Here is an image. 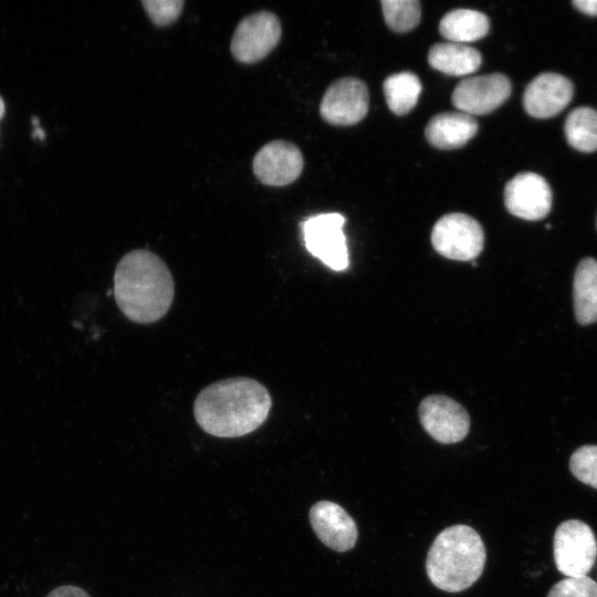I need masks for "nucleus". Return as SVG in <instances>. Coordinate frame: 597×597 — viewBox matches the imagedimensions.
Here are the masks:
<instances>
[{
  "label": "nucleus",
  "mask_w": 597,
  "mask_h": 597,
  "mask_svg": "<svg viewBox=\"0 0 597 597\" xmlns=\"http://www.w3.org/2000/svg\"><path fill=\"white\" fill-rule=\"evenodd\" d=\"M271 407L270 392L260 381L233 377L203 388L195 399L193 415L207 433L238 438L256 430Z\"/></svg>",
  "instance_id": "nucleus-1"
},
{
  "label": "nucleus",
  "mask_w": 597,
  "mask_h": 597,
  "mask_svg": "<svg viewBox=\"0 0 597 597\" xmlns=\"http://www.w3.org/2000/svg\"><path fill=\"white\" fill-rule=\"evenodd\" d=\"M175 283L166 263L137 249L125 254L114 273V296L122 313L139 324L154 323L169 311Z\"/></svg>",
  "instance_id": "nucleus-2"
},
{
  "label": "nucleus",
  "mask_w": 597,
  "mask_h": 597,
  "mask_svg": "<svg viewBox=\"0 0 597 597\" xmlns=\"http://www.w3.org/2000/svg\"><path fill=\"white\" fill-rule=\"evenodd\" d=\"M485 558V547L478 532L468 525H453L433 541L426 562L427 575L444 591H461L480 578Z\"/></svg>",
  "instance_id": "nucleus-3"
},
{
  "label": "nucleus",
  "mask_w": 597,
  "mask_h": 597,
  "mask_svg": "<svg viewBox=\"0 0 597 597\" xmlns=\"http://www.w3.org/2000/svg\"><path fill=\"white\" fill-rule=\"evenodd\" d=\"M597 557V541L589 525L568 520L558 525L554 535V559L566 577L587 576Z\"/></svg>",
  "instance_id": "nucleus-4"
},
{
  "label": "nucleus",
  "mask_w": 597,
  "mask_h": 597,
  "mask_svg": "<svg viewBox=\"0 0 597 597\" xmlns=\"http://www.w3.org/2000/svg\"><path fill=\"white\" fill-rule=\"evenodd\" d=\"M431 243L442 256L458 261L475 259L483 249L481 224L464 213H448L432 228Z\"/></svg>",
  "instance_id": "nucleus-5"
},
{
  "label": "nucleus",
  "mask_w": 597,
  "mask_h": 597,
  "mask_svg": "<svg viewBox=\"0 0 597 597\" xmlns=\"http://www.w3.org/2000/svg\"><path fill=\"white\" fill-rule=\"evenodd\" d=\"M345 218L341 213H321L306 219L303 237L307 251L334 271L348 265L346 237L343 231Z\"/></svg>",
  "instance_id": "nucleus-6"
},
{
  "label": "nucleus",
  "mask_w": 597,
  "mask_h": 597,
  "mask_svg": "<svg viewBox=\"0 0 597 597\" xmlns=\"http://www.w3.org/2000/svg\"><path fill=\"white\" fill-rule=\"evenodd\" d=\"M281 38V24L277 17L268 11H260L242 19L232 40L231 53L242 63H254L265 57Z\"/></svg>",
  "instance_id": "nucleus-7"
},
{
  "label": "nucleus",
  "mask_w": 597,
  "mask_h": 597,
  "mask_svg": "<svg viewBox=\"0 0 597 597\" xmlns=\"http://www.w3.org/2000/svg\"><path fill=\"white\" fill-rule=\"evenodd\" d=\"M510 78L501 73L467 77L453 93L452 104L468 115H484L501 106L511 95Z\"/></svg>",
  "instance_id": "nucleus-8"
},
{
  "label": "nucleus",
  "mask_w": 597,
  "mask_h": 597,
  "mask_svg": "<svg viewBox=\"0 0 597 597\" xmlns=\"http://www.w3.org/2000/svg\"><path fill=\"white\" fill-rule=\"evenodd\" d=\"M418 412L423 429L438 442L455 443L469 432L467 410L447 396H428L421 401Z\"/></svg>",
  "instance_id": "nucleus-9"
},
{
  "label": "nucleus",
  "mask_w": 597,
  "mask_h": 597,
  "mask_svg": "<svg viewBox=\"0 0 597 597\" xmlns=\"http://www.w3.org/2000/svg\"><path fill=\"white\" fill-rule=\"evenodd\" d=\"M369 107L366 84L354 77L334 82L323 95L320 113L327 123L349 126L360 122Z\"/></svg>",
  "instance_id": "nucleus-10"
},
{
  "label": "nucleus",
  "mask_w": 597,
  "mask_h": 597,
  "mask_svg": "<svg viewBox=\"0 0 597 597\" xmlns=\"http://www.w3.org/2000/svg\"><path fill=\"white\" fill-rule=\"evenodd\" d=\"M504 203L517 218L535 221L545 218L552 207V190L544 177L526 171L514 176L505 186Z\"/></svg>",
  "instance_id": "nucleus-11"
},
{
  "label": "nucleus",
  "mask_w": 597,
  "mask_h": 597,
  "mask_svg": "<svg viewBox=\"0 0 597 597\" xmlns=\"http://www.w3.org/2000/svg\"><path fill=\"white\" fill-rule=\"evenodd\" d=\"M303 156L300 149L285 140H274L264 145L254 156L253 172L269 186H285L302 172Z\"/></svg>",
  "instance_id": "nucleus-12"
},
{
  "label": "nucleus",
  "mask_w": 597,
  "mask_h": 597,
  "mask_svg": "<svg viewBox=\"0 0 597 597\" xmlns=\"http://www.w3.org/2000/svg\"><path fill=\"white\" fill-rule=\"evenodd\" d=\"M574 85L557 73H542L526 86L523 95L525 112L535 118H549L559 114L570 103Z\"/></svg>",
  "instance_id": "nucleus-13"
},
{
  "label": "nucleus",
  "mask_w": 597,
  "mask_h": 597,
  "mask_svg": "<svg viewBox=\"0 0 597 597\" xmlns=\"http://www.w3.org/2000/svg\"><path fill=\"white\" fill-rule=\"evenodd\" d=\"M310 522L318 540L336 552L354 547L357 526L352 516L338 504L320 501L310 510Z\"/></svg>",
  "instance_id": "nucleus-14"
},
{
  "label": "nucleus",
  "mask_w": 597,
  "mask_h": 597,
  "mask_svg": "<svg viewBox=\"0 0 597 597\" xmlns=\"http://www.w3.org/2000/svg\"><path fill=\"white\" fill-rule=\"evenodd\" d=\"M478 122L462 112L440 113L427 124V140L439 149H455L465 145L478 133Z\"/></svg>",
  "instance_id": "nucleus-15"
},
{
  "label": "nucleus",
  "mask_w": 597,
  "mask_h": 597,
  "mask_svg": "<svg viewBox=\"0 0 597 597\" xmlns=\"http://www.w3.org/2000/svg\"><path fill=\"white\" fill-rule=\"evenodd\" d=\"M429 64L448 75L461 76L475 72L482 62L478 50L462 43L433 44L428 53Z\"/></svg>",
  "instance_id": "nucleus-16"
},
{
  "label": "nucleus",
  "mask_w": 597,
  "mask_h": 597,
  "mask_svg": "<svg viewBox=\"0 0 597 597\" xmlns=\"http://www.w3.org/2000/svg\"><path fill=\"white\" fill-rule=\"evenodd\" d=\"M574 312L582 325L597 322V261L583 259L574 275Z\"/></svg>",
  "instance_id": "nucleus-17"
},
{
  "label": "nucleus",
  "mask_w": 597,
  "mask_h": 597,
  "mask_svg": "<svg viewBox=\"0 0 597 597\" xmlns=\"http://www.w3.org/2000/svg\"><path fill=\"white\" fill-rule=\"evenodd\" d=\"M489 28V18L471 9L452 10L444 14L439 23V31L443 38L462 44L482 39Z\"/></svg>",
  "instance_id": "nucleus-18"
},
{
  "label": "nucleus",
  "mask_w": 597,
  "mask_h": 597,
  "mask_svg": "<svg viewBox=\"0 0 597 597\" xmlns=\"http://www.w3.org/2000/svg\"><path fill=\"white\" fill-rule=\"evenodd\" d=\"M567 143L578 151L597 150V111L588 106L573 109L564 125Z\"/></svg>",
  "instance_id": "nucleus-19"
},
{
  "label": "nucleus",
  "mask_w": 597,
  "mask_h": 597,
  "mask_svg": "<svg viewBox=\"0 0 597 597\" xmlns=\"http://www.w3.org/2000/svg\"><path fill=\"white\" fill-rule=\"evenodd\" d=\"M421 88L420 80L411 72L392 74L383 85L386 103L396 115H405L415 107Z\"/></svg>",
  "instance_id": "nucleus-20"
},
{
  "label": "nucleus",
  "mask_w": 597,
  "mask_h": 597,
  "mask_svg": "<svg viewBox=\"0 0 597 597\" xmlns=\"http://www.w3.org/2000/svg\"><path fill=\"white\" fill-rule=\"evenodd\" d=\"M381 8L387 25L396 32L410 31L420 21L421 7L417 0H383Z\"/></svg>",
  "instance_id": "nucleus-21"
},
{
  "label": "nucleus",
  "mask_w": 597,
  "mask_h": 597,
  "mask_svg": "<svg viewBox=\"0 0 597 597\" xmlns=\"http://www.w3.org/2000/svg\"><path fill=\"white\" fill-rule=\"evenodd\" d=\"M569 469L580 482L597 489V446H583L570 457Z\"/></svg>",
  "instance_id": "nucleus-22"
},
{
  "label": "nucleus",
  "mask_w": 597,
  "mask_h": 597,
  "mask_svg": "<svg viewBox=\"0 0 597 597\" xmlns=\"http://www.w3.org/2000/svg\"><path fill=\"white\" fill-rule=\"evenodd\" d=\"M547 597H597V583L588 576L566 577L552 587Z\"/></svg>",
  "instance_id": "nucleus-23"
},
{
  "label": "nucleus",
  "mask_w": 597,
  "mask_h": 597,
  "mask_svg": "<svg viewBox=\"0 0 597 597\" xmlns=\"http://www.w3.org/2000/svg\"><path fill=\"white\" fill-rule=\"evenodd\" d=\"M143 6L149 18L157 25L174 22L181 12L182 0H144Z\"/></svg>",
  "instance_id": "nucleus-24"
},
{
  "label": "nucleus",
  "mask_w": 597,
  "mask_h": 597,
  "mask_svg": "<svg viewBox=\"0 0 597 597\" xmlns=\"http://www.w3.org/2000/svg\"><path fill=\"white\" fill-rule=\"evenodd\" d=\"M46 597H91L84 589L64 585L53 589Z\"/></svg>",
  "instance_id": "nucleus-25"
},
{
  "label": "nucleus",
  "mask_w": 597,
  "mask_h": 597,
  "mask_svg": "<svg viewBox=\"0 0 597 597\" xmlns=\"http://www.w3.org/2000/svg\"><path fill=\"white\" fill-rule=\"evenodd\" d=\"M573 6L587 15H597V0H574Z\"/></svg>",
  "instance_id": "nucleus-26"
},
{
  "label": "nucleus",
  "mask_w": 597,
  "mask_h": 597,
  "mask_svg": "<svg viewBox=\"0 0 597 597\" xmlns=\"http://www.w3.org/2000/svg\"><path fill=\"white\" fill-rule=\"evenodd\" d=\"M32 136L34 138H40V139H43L45 137V134L44 132L38 126V127H34L33 132H32Z\"/></svg>",
  "instance_id": "nucleus-27"
},
{
  "label": "nucleus",
  "mask_w": 597,
  "mask_h": 597,
  "mask_svg": "<svg viewBox=\"0 0 597 597\" xmlns=\"http://www.w3.org/2000/svg\"><path fill=\"white\" fill-rule=\"evenodd\" d=\"M3 115H4V103H3L2 97L0 96V119L3 117Z\"/></svg>",
  "instance_id": "nucleus-28"
}]
</instances>
